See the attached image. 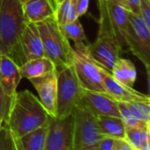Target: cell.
<instances>
[{"label":"cell","instance_id":"4316f807","mask_svg":"<svg viewBox=\"0 0 150 150\" xmlns=\"http://www.w3.org/2000/svg\"><path fill=\"white\" fill-rule=\"evenodd\" d=\"M11 98L12 97H10L7 94H5V92L0 86V126L4 123V121L6 119Z\"/></svg>","mask_w":150,"mask_h":150},{"label":"cell","instance_id":"83f0119b","mask_svg":"<svg viewBox=\"0 0 150 150\" xmlns=\"http://www.w3.org/2000/svg\"><path fill=\"white\" fill-rule=\"evenodd\" d=\"M139 14L150 27V0H140Z\"/></svg>","mask_w":150,"mask_h":150},{"label":"cell","instance_id":"d6986e66","mask_svg":"<svg viewBox=\"0 0 150 150\" xmlns=\"http://www.w3.org/2000/svg\"><path fill=\"white\" fill-rule=\"evenodd\" d=\"M111 74L118 82L131 88H134L137 79L136 68L134 62L129 59L120 57L114 63Z\"/></svg>","mask_w":150,"mask_h":150},{"label":"cell","instance_id":"9c48e42d","mask_svg":"<svg viewBox=\"0 0 150 150\" xmlns=\"http://www.w3.org/2000/svg\"><path fill=\"white\" fill-rule=\"evenodd\" d=\"M44 150H73V115L50 117Z\"/></svg>","mask_w":150,"mask_h":150},{"label":"cell","instance_id":"1f68e13d","mask_svg":"<svg viewBox=\"0 0 150 150\" xmlns=\"http://www.w3.org/2000/svg\"><path fill=\"white\" fill-rule=\"evenodd\" d=\"M138 150H150V141L142 142L140 149Z\"/></svg>","mask_w":150,"mask_h":150},{"label":"cell","instance_id":"e575fe53","mask_svg":"<svg viewBox=\"0 0 150 150\" xmlns=\"http://www.w3.org/2000/svg\"><path fill=\"white\" fill-rule=\"evenodd\" d=\"M1 57H2V54L0 53V61H1Z\"/></svg>","mask_w":150,"mask_h":150},{"label":"cell","instance_id":"7402d4cb","mask_svg":"<svg viewBox=\"0 0 150 150\" xmlns=\"http://www.w3.org/2000/svg\"><path fill=\"white\" fill-rule=\"evenodd\" d=\"M62 34L69 40H72L74 42H85L87 40V37L85 35L83 25L79 21V19H76L75 21L66 23L59 25Z\"/></svg>","mask_w":150,"mask_h":150},{"label":"cell","instance_id":"d4e9b609","mask_svg":"<svg viewBox=\"0 0 150 150\" xmlns=\"http://www.w3.org/2000/svg\"><path fill=\"white\" fill-rule=\"evenodd\" d=\"M134 116L145 122H150V103H127Z\"/></svg>","mask_w":150,"mask_h":150},{"label":"cell","instance_id":"ac0fdd59","mask_svg":"<svg viewBox=\"0 0 150 150\" xmlns=\"http://www.w3.org/2000/svg\"><path fill=\"white\" fill-rule=\"evenodd\" d=\"M95 118L98 130L103 136L125 140L126 126L121 118L113 116H95Z\"/></svg>","mask_w":150,"mask_h":150},{"label":"cell","instance_id":"6da1fadb","mask_svg":"<svg viewBox=\"0 0 150 150\" xmlns=\"http://www.w3.org/2000/svg\"><path fill=\"white\" fill-rule=\"evenodd\" d=\"M51 115L30 91L16 92L4 123L18 139L48 123Z\"/></svg>","mask_w":150,"mask_h":150},{"label":"cell","instance_id":"484cf974","mask_svg":"<svg viewBox=\"0 0 150 150\" xmlns=\"http://www.w3.org/2000/svg\"><path fill=\"white\" fill-rule=\"evenodd\" d=\"M143 127H126V137H125V140L127 142H128L134 149H139L141 145H142V135H141V129Z\"/></svg>","mask_w":150,"mask_h":150},{"label":"cell","instance_id":"5b68a950","mask_svg":"<svg viewBox=\"0 0 150 150\" xmlns=\"http://www.w3.org/2000/svg\"><path fill=\"white\" fill-rule=\"evenodd\" d=\"M72 66L83 90L106 93L102 76V67L91 57L85 42H75Z\"/></svg>","mask_w":150,"mask_h":150},{"label":"cell","instance_id":"44dd1931","mask_svg":"<svg viewBox=\"0 0 150 150\" xmlns=\"http://www.w3.org/2000/svg\"><path fill=\"white\" fill-rule=\"evenodd\" d=\"M54 18L59 25L75 21L78 18L75 0H63L55 7Z\"/></svg>","mask_w":150,"mask_h":150},{"label":"cell","instance_id":"5bb4252c","mask_svg":"<svg viewBox=\"0 0 150 150\" xmlns=\"http://www.w3.org/2000/svg\"><path fill=\"white\" fill-rule=\"evenodd\" d=\"M19 44L25 62L44 56L41 38L36 24L25 20L20 34Z\"/></svg>","mask_w":150,"mask_h":150},{"label":"cell","instance_id":"52a82bcc","mask_svg":"<svg viewBox=\"0 0 150 150\" xmlns=\"http://www.w3.org/2000/svg\"><path fill=\"white\" fill-rule=\"evenodd\" d=\"M73 150H94L104 137L95 116L80 103L73 113Z\"/></svg>","mask_w":150,"mask_h":150},{"label":"cell","instance_id":"836d02e7","mask_svg":"<svg viewBox=\"0 0 150 150\" xmlns=\"http://www.w3.org/2000/svg\"><path fill=\"white\" fill-rule=\"evenodd\" d=\"M18 1H19V2H20V3H21L22 4H23L24 3H25V2H27L28 0H18Z\"/></svg>","mask_w":150,"mask_h":150},{"label":"cell","instance_id":"603a6c76","mask_svg":"<svg viewBox=\"0 0 150 150\" xmlns=\"http://www.w3.org/2000/svg\"><path fill=\"white\" fill-rule=\"evenodd\" d=\"M0 150H24L18 139L4 123L0 127Z\"/></svg>","mask_w":150,"mask_h":150},{"label":"cell","instance_id":"d590c367","mask_svg":"<svg viewBox=\"0 0 150 150\" xmlns=\"http://www.w3.org/2000/svg\"><path fill=\"white\" fill-rule=\"evenodd\" d=\"M108 1H112V0H108Z\"/></svg>","mask_w":150,"mask_h":150},{"label":"cell","instance_id":"4dcf8cb0","mask_svg":"<svg viewBox=\"0 0 150 150\" xmlns=\"http://www.w3.org/2000/svg\"><path fill=\"white\" fill-rule=\"evenodd\" d=\"M126 4L127 5L129 11L134 14L140 15L139 14V4H140V0H124Z\"/></svg>","mask_w":150,"mask_h":150},{"label":"cell","instance_id":"74e56055","mask_svg":"<svg viewBox=\"0 0 150 150\" xmlns=\"http://www.w3.org/2000/svg\"><path fill=\"white\" fill-rule=\"evenodd\" d=\"M0 127H1V126H0Z\"/></svg>","mask_w":150,"mask_h":150},{"label":"cell","instance_id":"30bf717a","mask_svg":"<svg viewBox=\"0 0 150 150\" xmlns=\"http://www.w3.org/2000/svg\"><path fill=\"white\" fill-rule=\"evenodd\" d=\"M87 46L90 55L94 62L111 72L122 50L120 43L109 35L98 34L96 40L91 44H87Z\"/></svg>","mask_w":150,"mask_h":150},{"label":"cell","instance_id":"277c9868","mask_svg":"<svg viewBox=\"0 0 150 150\" xmlns=\"http://www.w3.org/2000/svg\"><path fill=\"white\" fill-rule=\"evenodd\" d=\"M99 11V29L98 34H106L114 38L122 49L127 47L126 32L129 9L124 0H97Z\"/></svg>","mask_w":150,"mask_h":150},{"label":"cell","instance_id":"9a60e30c","mask_svg":"<svg viewBox=\"0 0 150 150\" xmlns=\"http://www.w3.org/2000/svg\"><path fill=\"white\" fill-rule=\"evenodd\" d=\"M18 65L11 58L2 54L0 61V86L10 97L17 92V87L21 80Z\"/></svg>","mask_w":150,"mask_h":150},{"label":"cell","instance_id":"7a4b0ae2","mask_svg":"<svg viewBox=\"0 0 150 150\" xmlns=\"http://www.w3.org/2000/svg\"><path fill=\"white\" fill-rule=\"evenodd\" d=\"M25 18L18 0H0V53L20 66L25 59L19 38Z\"/></svg>","mask_w":150,"mask_h":150},{"label":"cell","instance_id":"ba28073f","mask_svg":"<svg viewBox=\"0 0 150 150\" xmlns=\"http://www.w3.org/2000/svg\"><path fill=\"white\" fill-rule=\"evenodd\" d=\"M127 47L146 67L150 68V27L140 15L128 11L126 32Z\"/></svg>","mask_w":150,"mask_h":150},{"label":"cell","instance_id":"3957f363","mask_svg":"<svg viewBox=\"0 0 150 150\" xmlns=\"http://www.w3.org/2000/svg\"><path fill=\"white\" fill-rule=\"evenodd\" d=\"M41 38L44 56L53 62L55 69L71 66L74 58V48L69 40L62 34L54 17L36 24Z\"/></svg>","mask_w":150,"mask_h":150},{"label":"cell","instance_id":"f1b7e54d","mask_svg":"<svg viewBox=\"0 0 150 150\" xmlns=\"http://www.w3.org/2000/svg\"><path fill=\"white\" fill-rule=\"evenodd\" d=\"M75 3H76V14L78 18H80L87 12L89 9L90 0H75Z\"/></svg>","mask_w":150,"mask_h":150},{"label":"cell","instance_id":"e0dca14e","mask_svg":"<svg viewBox=\"0 0 150 150\" xmlns=\"http://www.w3.org/2000/svg\"><path fill=\"white\" fill-rule=\"evenodd\" d=\"M21 77L31 79L45 76L55 69V66L51 60L42 56L25 62L22 65L18 66Z\"/></svg>","mask_w":150,"mask_h":150},{"label":"cell","instance_id":"f546056e","mask_svg":"<svg viewBox=\"0 0 150 150\" xmlns=\"http://www.w3.org/2000/svg\"><path fill=\"white\" fill-rule=\"evenodd\" d=\"M131 144L124 139H115L112 150H134Z\"/></svg>","mask_w":150,"mask_h":150},{"label":"cell","instance_id":"8992f818","mask_svg":"<svg viewBox=\"0 0 150 150\" xmlns=\"http://www.w3.org/2000/svg\"><path fill=\"white\" fill-rule=\"evenodd\" d=\"M57 93L55 117L62 118L73 113L80 103L83 89L82 88L73 66L56 70Z\"/></svg>","mask_w":150,"mask_h":150},{"label":"cell","instance_id":"ffe728a7","mask_svg":"<svg viewBox=\"0 0 150 150\" xmlns=\"http://www.w3.org/2000/svg\"><path fill=\"white\" fill-rule=\"evenodd\" d=\"M48 131V123L28 133L18 141L24 150H44Z\"/></svg>","mask_w":150,"mask_h":150},{"label":"cell","instance_id":"cb8c5ba5","mask_svg":"<svg viewBox=\"0 0 150 150\" xmlns=\"http://www.w3.org/2000/svg\"><path fill=\"white\" fill-rule=\"evenodd\" d=\"M119 105V110L120 113V117L123 120V122L126 127H142L147 123L149 122H145L142 121L138 119H136L134 114L132 113L128 104L124 103V102H118Z\"/></svg>","mask_w":150,"mask_h":150},{"label":"cell","instance_id":"2e32d148","mask_svg":"<svg viewBox=\"0 0 150 150\" xmlns=\"http://www.w3.org/2000/svg\"><path fill=\"white\" fill-rule=\"evenodd\" d=\"M26 21L37 24L54 17L55 5L53 0H28L22 4Z\"/></svg>","mask_w":150,"mask_h":150},{"label":"cell","instance_id":"7c38bea8","mask_svg":"<svg viewBox=\"0 0 150 150\" xmlns=\"http://www.w3.org/2000/svg\"><path fill=\"white\" fill-rule=\"evenodd\" d=\"M102 76L106 94L111 96L116 101L124 103H150V98L149 95L142 93L134 90V88L126 86L121 83L118 82L112 76L111 72H109L103 67Z\"/></svg>","mask_w":150,"mask_h":150},{"label":"cell","instance_id":"8d00e7d4","mask_svg":"<svg viewBox=\"0 0 150 150\" xmlns=\"http://www.w3.org/2000/svg\"><path fill=\"white\" fill-rule=\"evenodd\" d=\"M134 150H137V149H134Z\"/></svg>","mask_w":150,"mask_h":150},{"label":"cell","instance_id":"d6a6232c","mask_svg":"<svg viewBox=\"0 0 150 150\" xmlns=\"http://www.w3.org/2000/svg\"><path fill=\"white\" fill-rule=\"evenodd\" d=\"M54 1V5H55V7L59 4H61L63 0H53Z\"/></svg>","mask_w":150,"mask_h":150},{"label":"cell","instance_id":"4fadbf2b","mask_svg":"<svg viewBox=\"0 0 150 150\" xmlns=\"http://www.w3.org/2000/svg\"><path fill=\"white\" fill-rule=\"evenodd\" d=\"M37 91L40 101L52 116L55 117L56 93H57V75L56 70L45 76L29 79Z\"/></svg>","mask_w":150,"mask_h":150},{"label":"cell","instance_id":"8fae6325","mask_svg":"<svg viewBox=\"0 0 150 150\" xmlns=\"http://www.w3.org/2000/svg\"><path fill=\"white\" fill-rule=\"evenodd\" d=\"M80 104L94 116H113L121 118L118 101L106 93L83 90Z\"/></svg>","mask_w":150,"mask_h":150}]
</instances>
